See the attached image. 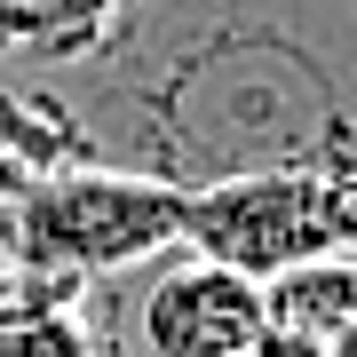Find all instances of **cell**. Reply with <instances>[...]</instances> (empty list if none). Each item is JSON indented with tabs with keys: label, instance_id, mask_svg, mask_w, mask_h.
I'll return each mask as SVG.
<instances>
[{
	"label": "cell",
	"instance_id": "6da1fadb",
	"mask_svg": "<svg viewBox=\"0 0 357 357\" xmlns=\"http://www.w3.org/2000/svg\"><path fill=\"white\" fill-rule=\"evenodd\" d=\"M48 88L103 167L183 199L357 175V0H135Z\"/></svg>",
	"mask_w": 357,
	"mask_h": 357
},
{
	"label": "cell",
	"instance_id": "7a4b0ae2",
	"mask_svg": "<svg viewBox=\"0 0 357 357\" xmlns=\"http://www.w3.org/2000/svg\"><path fill=\"white\" fill-rule=\"evenodd\" d=\"M183 215H191L183 191L88 159V167H64V175L32 183L0 215V246L16 255L24 278L103 286V278H128V270H151L159 255H175Z\"/></svg>",
	"mask_w": 357,
	"mask_h": 357
},
{
	"label": "cell",
	"instance_id": "3957f363",
	"mask_svg": "<svg viewBox=\"0 0 357 357\" xmlns=\"http://www.w3.org/2000/svg\"><path fill=\"white\" fill-rule=\"evenodd\" d=\"M183 246L255 286L310 262H357V175H246L199 191Z\"/></svg>",
	"mask_w": 357,
	"mask_h": 357
},
{
	"label": "cell",
	"instance_id": "277c9868",
	"mask_svg": "<svg viewBox=\"0 0 357 357\" xmlns=\"http://www.w3.org/2000/svg\"><path fill=\"white\" fill-rule=\"evenodd\" d=\"M262 333V286L191 246L128 278V357H246Z\"/></svg>",
	"mask_w": 357,
	"mask_h": 357
},
{
	"label": "cell",
	"instance_id": "5b68a950",
	"mask_svg": "<svg viewBox=\"0 0 357 357\" xmlns=\"http://www.w3.org/2000/svg\"><path fill=\"white\" fill-rule=\"evenodd\" d=\"M88 159H96L88 135H79V119L56 103L48 79L0 72V215H8L32 183L64 175V167H88Z\"/></svg>",
	"mask_w": 357,
	"mask_h": 357
},
{
	"label": "cell",
	"instance_id": "8992f818",
	"mask_svg": "<svg viewBox=\"0 0 357 357\" xmlns=\"http://www.w3.org/2000/svg\"><path fill=\"white\" fill-rule=\"evenodd\" d=\"M135 0H0V72L56 79L119 32Z\"/></svg>",
	"mask_w": 357,
	"mask_h": 357
},
{
	"label": "cell",
	"instance_id": "52a82bcc",
	"mask_svg": "<svg viewBox=\"0 0 357 357\" xmlns=\"http://www.w3.org/2000/svg\"><path fill=\"white\" fill-rule=\"evenodd\" d=\"M262 318H270V342H286L302 357H326L357 326V262H310V270L270 278Z\"/></svg>",
	"mask_w": 357,
	"mask_h": 357
},
{
	"label": "cell",
	"instance_id": "ba28073f",
	"mask_svg": "<svg viewBox=\"0 0 357 357\" xmlns=\"http://www.w3.org/2000/svg\"><path fill=\"white\" fill-rule=\"evenodd\" d=\"M16 294H24V270H16V255L0 246V310H16Z\"/></svg>",
	"mask_w": 357,
	"mask_h": 357
},
{
	"label": "cell",
	"instance_id": "9c48e42d",
	"mask_svg": "<svg viewBox=\"0 0 357 357\" xmlns=\"http://www.w3.org/2000/svg\"><path fill=\"white\" fill-rule=\"evenodd\" d=\"M246 357H302V349H286V342H270V333H262V349H246Z\"/></svg>",
	"mask_w": 357,
	"mask_h": 357
},
{
	"label": "cell",
	"instance_id": "30bf717a",
	"mask_svg": "<svg viewBox=\"0 0 357 357\" xmlns=\"http://www.w3.org/2000/svg\"><path fill=\"white\" fill-rule=\"evenodd\" d=\"M326 357H357V326H349V333H342V342H333Z\"/></svg>",
	"mask_w": 357,
	"mask_h": 357
}]
</instances>
